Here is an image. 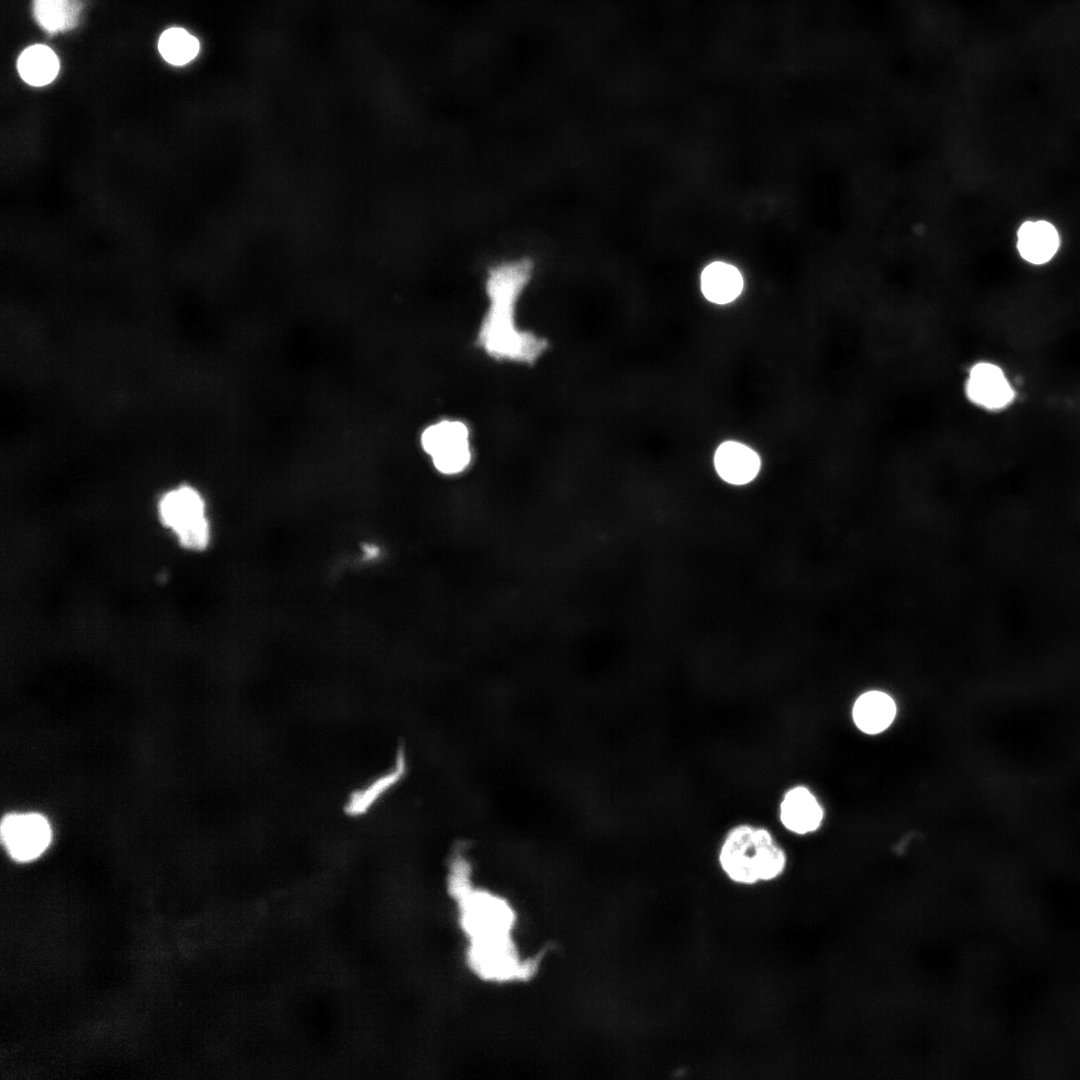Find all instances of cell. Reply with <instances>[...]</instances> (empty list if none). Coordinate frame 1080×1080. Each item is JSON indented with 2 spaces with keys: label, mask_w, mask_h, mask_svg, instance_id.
<instances>
[{
  "label": "cell",
  "mask_w": 1080,
  "mask_h": 1080,
  "mask_svg": "<svg viewBox=\"0 0 1080 1080\" xmlns=\"http://www.w3.org/2000/svg\"><path fill=\"white\" fill-rule=\"evenodd\" d=\"M448 890L469 941L467 962L472 971L496 982L524 981L533 976L538 961L521 958L512 938L516 921L512 906L504 898L474 887L463 861L454 863Z\"/></svg>",
  "instance_id": "cell-1"
},
{
  "label": "cell",
  "mask_w": 1080,
  "mask_h": 1080,
  "mask_svg": "<svg viewBox=\"0 0 1080 1080\" xmlns=\"http://www.w3.org/2000/svg\"><path fill=\"white\" fill-rule=\"evenodd\" d=\"M529 259L492 267L485 283L487 309L477 332V344L490 358L519 365H533L546 352L548 341L517 323V304L531 279Z\"/></svg>",
  "instance_id": "cell-2"
},
{
  "label": "cell",
  "mask_w": 1080,
  "mask_h": 1080,
  "mask_svg": "<svg viewBox=\"0 0 1080 1080\" xmlns=\"http://www.w3.org/2000/svg\"><path fill=\"white\" fill-rule=\"evenodd\" d=\"M717 860L732 882L753 886L779 878L787 866V855L767 828L738 823L730 827L720 843Z\"/></svg>",
  "instance_id": "cell-3"
},
{
  "label": "cell",
  "mask_w": 1080,
  "mask_h": 1080,
  "mask_svg": "<svg viewBox=\"0 0 1080 1080\" xmlns=\"http://www.w3.org/2000/svg\"><path fill=\"white\" fill-rule=\"evenodd\" d=\"M161 522L186 549L205 550L211 540V525L202 495L193 487L179 486L163 494L158 502Z\"/></svg>",
  "instance_id": "cell-4"
},
{
  "label": "cell",
  "mask_w": 1080,
  "mask_h": 1080,
  "mask_svg": "<svg viewBox=\"0 0 1080 1080\" xmlns=\"http://www.w3.org/2000/svg\"><path fill=\"white\" fill-rule=\"evenodd\" d=\"M420 444L442 475H459L471 465V433L462 420L443 418L431 423L421 432Z\"/></svg>",
  "instance_id": "cell-5"
},
{
  "label": "cell",
  "mask_w": 1080,
  "mask_h": 1080,
  "mask_svg": "<svg viewBox=\"0 0 1080 1080\" xmlns=\"http://www.w3.org/2000/svg\"><path fill=\"white\" fill-rule=\"evenodd\" d=\"M964 392L973 405L989 412L1009 408L1017 396L1007 373L991 361H978L969 368Z\"/></svg>",
  "instance_id": "cell-6"
},
{
  "label": "cell",
  "mask_w": 1080,
  "mask_h": 1080,
  "mask_svg": "<svg viewBox=\"0 0 1080 1080\" xmlns=\"http://www.w3.org/2000/svg\"><path fill=\"white\" fill-rule=\"evenodd\" d=\"M1 837L12 858L30 861L47 849L52 831L47 819L38 813H13L3 818Z\"/></svg>",
  "instance_id": "cell-7"
},
{
  "label": "cell",
  "mask_w": 1080,
  "mask_h": 1080,
  "mask_svg": "<svg viewBox=\"0 0 1080 1080\" xmlns=\"http://www.w3.org/2000/svg\"><path fill=\"white\" fill-rule=\"evenodd\" d=\"M823 809L815 795L805 786H794L783 795L779 804V819L788 831L804 835L819 828Z\"/></svg>",
  "instance_id": "cell-8"
},
{
  "label": "cell",
  "mask_w": 1080,
  "mask_h": 1080,
  "mask_svg": "<svg viewBox=\"0 0 1080 1080\" xmlns=\"http://www.w3.org/2000/svg\"><path fill=\"white\" fill-rule=\"evenodd\" d=\"M714 464L718 475L726 482L743 485L752 481L759 472L760 458L748 446L726 441L716 450Z\"/></svg>",
  "instance_id": "cell-9"
},
{
  "label": "cell",
  "mask_w": 1080,
  "mask_h": 1080,
  "mask_svg": "<svg viewBox=\"0 0 1080 1080\" xmlns=\"http://www.w3.org/2000/svg\"><path fill=\"white\" fill-rule=\"evenodd\" d=\"M897 712L895 701L888 694L873 690L855 701L852 716L855 725L864 733L874 735L886 730Z\"/></svg>",
  "instance_id": "cell-10"
},
{
  "label": "cell",
  "mask_w": 1080,
  "mask_h": 1080,
  "mask_svg": "<svg viewBox=\"0 0 1080 1080\" xmlns=\"http://www.w3.org/2000/svg\"><path fill=\"white\" fill-rule=\"evenodd\" d=\"M1058 247V232L1047 221H1027L1018 230L1017 248L1021 257L1029 263L1039 265L1048 262Z\"/></svg>",
  "instance_id": "cell-11"
},
{
  "label": "cell",
  "mask_w": 1080,
  "mask_h": 1080,
  "mask_svg": "<svg viewBox=\"0 0 1080 1080\" xmlns=\"http://www.w3.org/2000/svg\"><path fill=\"white\" fill-rule=\"evenodd\" d=\"M743 289V277L739 270L725 262L707 265L701 274V291L704 297L716 304L735 300Z\"/></svg>",
  "instance_id": "cell-12"
},
{
  "label": "cell",
  "mask_w": 1080,
  "mask_h": 1080,
  "mask_svg": "<svg viewBox=\"0 0 1080 1080\" xmlns=\"http://www.w3.org/2000/svg\"><path fill=\"white\" fill-rule=\"evenodd\" d=\"M20 77L31 86H45L58 75L60 63L55 52L48 46L35 44L24 49L18 57Z\"/></svg>",
  "instance_id": "cell-13"
},
{
  "label": "cell",
  "mask_w": 1080,
  "mask_h": 1080,
  "mask_svg": "<svg viewBox=\"0 0 1080 1080\" xmlns=\"http://www.w3.org/2000/svg\"><path fill=\"white\" fill-rule=\"evenodd\" d=\"M83 8L81 0H33L34 19L50 35L76 27Z\"/></svg>",
  "instance_id": "cell-14"
},
{
  "label": "cell",
  "mask_w": 1080,
  "mask_h": 1080,
  "mask_svg": "<svg viewBox=\"0 0 1080 1080\" xmlns=\"http://www.w3.org/2000/svg\"><path fill=\"white\" fill-rule=\"evenodd\" d=\"M158 50L167 63L182 66L191 62L198 55L200 43L187 30L172 27L160 35Z\"/></svg>",
  "instance_id": "cell-15"
}]
</instances>
